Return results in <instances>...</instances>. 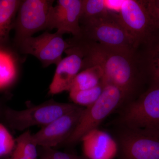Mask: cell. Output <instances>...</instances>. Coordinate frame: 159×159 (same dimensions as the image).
<instances>
[{
	"label": "cell",
	"instance_id": "cb8c5ba5",
	"mask_svg": "<svg viewBox=\"0 0 159 159\" xmlns=\"http://www.w3.org/2000/svg\"><path fill=\"white\" fill-rule=\"evenodd\" d=\"M6 159H38L31 158L29 157L25 156L20 155L17 154H16V153H13V152H12V153H11V156H10V157L8 158H6Z\"/></svg>",
	"mask_w": 159,
	"mask_h": 159
},
{
	"label": "cell",
	"instance_id": "9c48e42d",
	"mask_svg": "<svg viewBox=\"0 0 159 159\" xmlns=\"http://www.w3.org/2000/svg\"><path fill=\"white\" fill-rule=\"evenodd\" d=\"M119 159H159V132L124 127L119 138Z\"/></svg>",
	"mask_w": 159,
	"mask_h": 159
},
{
	"label": "cell",
	"instance_id": "2e32d148",
	"mask_svg": "<svg viewBox=\"0 0 159 159\" xmlns=\"http://www.w3.org/2000/svg\"><path fill=\"white\" fill-rule=\"evenodd\" d=\"M20 0H0V46L9 44V34L14 28Z\"/></svg>",
	"mask_w": 159,
	"mask_h": 159
},
{
	"label": "cell",
	"instance_id": "7402d4cb",
	"mask_svg": "<svg viewBox=\"0 0 159 159\" xmlns=\"http://www.w3.org/2000/svg\"><path fill=\"white\" fill-rule=\"evenodd\" d=\"M41 159H86L76 155L54 150L53 148L41 147Z\"/></svg>",
	"mask_w": 159,
	"mask_h": 159
},
{
	"label": "cell",
	"instance_id": "6da1fadb",
	"mask_svg": "<svg viewBox=\"0 0 159 159\" xmlns=\"http://www.w3.org/2000/svg\"><path fill=\"white\" fill-rule=\"evenodd\" d=\"M66 40L70 46L65 52H74L82 57L81 70L100 66L103 71L102 81L120 89L128 102L147 82L139 51L109 48L80 36Z\"/></svg>",
	"mask_w": 159,
	"mask_h": 159
},
{
	"label": "cell",
	"instance_id": "7c38bea8",
	"mask_svg": "<svg viewBox=\"0 0 159 159\" xmlns=\"http://www.w3.org/2000/svg\"><path fill=\"white\" fill-rule=\"evenodd\" d=\"M80 142L86 159H114L119 152L118 145L110 135L98 128L86 134Z\"/></svg>",
	"mask_w": 159,
	"mask_h": 159
},
{
	"label": "cell",
	"instance_id": "5b68a950",
	"mask_svg": "<svg viewBox=\"0 0 159 159\" xmlns=\"http://www.w3.org/2000/svg\"><path fill=\"white\" fill-rule=\"evenodd\" d=\"M117 16L138 50L158 31L147 1H122Z\"/></svg>",
	"mask_w": 159,
	"mask_h": 159
},
{
	"label": "cell",
	"instance_id": "44dd1931",
	"mask_svg": "<svg viewBox=\"0 0 159 159\" xmlns=\"http://www.w3.org/2000/svg\"><path fill=\"white\" fill-rule=\"evenodd\" d=\"M15 145L16 140L6 126L0 123V157L11 154Z\"/></svg>",
	"mask_w": 159,
	"mask_h": 159
},
{
	"label": "cell",
	"instance_id": "7a4b0ae2",
	"mask_svg": "<svg viewBox=\"0 0 159 159\" xmlns=\"http://www.w3.org/2000/svg\"><path fill=\"white\" fill-rule=\"evenodd\" d=\"M125 101L128 100L122 90L112 84H106L97 101L84 108L76 128L62 144L70 146L80 142L86 134L97 129L107 117Z\"/></svg>",
	"mask_w": 159,
	"mask_h": 159
},
{
	"label": "cell",
	"instance_id": "ba28073f",
	"mask_svg": "<svg viewBox=\"0 0 159 159\" xmlns=\"http://www.w3.org/2000/svg\"><path fill=\"white\" fill-rule=\"evenodd\" d=\"M54 1L25 0L21 3L14 25V42L31 37L41 31L48 30Z\"/></svg>",
	"mask_w": 159,
	"mask_h": 159
},
{
	"label": "cell",
	"instance_id": "52a82bcc",
	"mask_svg": "<svg viewBox=\"0 0 159 159\" xmlns=\"http://www.w3.org/2000/svg\"><path fill=\"white\" fill-rule=\"evenodd\" d=\"M13 48L21 54H29L36 57L44 67L58 64L62 59L63 52L70 44L64 39L62 34L56 31H46L37 37L27 38L13 43Z\"/></svg>",
	"mask_w": 159,
	"mask_h": 159
},
{
	"label": "cell",
	"instance_id": "5bb4252c",
	"mask_svg": "<svg viewBox=\"0 0 159 159\" xmlns=\"http://www.w3.org/2000/svg\"><path fill=\"white\" fill-rule=\"evenodd\" d=\"M139 51L149 87L159 86V31Z\"/></svg>",
	"mask_w": 159,
	"mask_h": 159
},
{
	"label": "cell",
	"instance_id": "d6986e66",
	"mask_svg": "<svg viewBox=\"0 0 159 159\" xmlns=\"http://www.w3.org/2000/svg\"><path fill=\"white\" fill-rule=\"evenodd\" d=\"M106 84L102 81L93 88L84 90L70 91V99L76 105L88 107L96 102L99 98Z\"/></svg>",
	"mask_w": 159,
	"mask_h": 159
},
{
	"label": "cell",
	"instance_id": "8992f818",
	"mask_svg": "<svg viewBox=\"0 0 159 159\" xmlns=\"http://www.w3.org/2000/svg\"><path fill=\"white\" fill-rule=\"evenodd\" d=\"M124 127L159 132V86L150 87L129 101L119 119Z\"/></svg>",
	"mask_w": 159,
	"mask_h": 159
},
{
	"label": "cell",
	"instance_id": "4fadbf2b",
	"mask_svg": "<svg viewBox=\"0 0 159 159\" xmlns=\"http://www.w3.org/2000/svg\"><path fill=\"white\" fill-rule=\"evenodd\" d=\"M56 66L55 74L49 86V93L54 95L69 91L74 78L82 70L83 58L77 53H66Z\"/></svg>",
	"mask_w": 159,
	"mask_h": 159
},
{
	"label": "cell",
	"instance_id": "3957f363",
	"mask_svg": "<svg viewBox=\"0 0 159 159\" xmlns=\"http://www.w3.org/2000/svg\"><path fill=\"white\" fill-rule=\"evenodd\" d=\"M79 106L74 103H63L51 99L22 110L5 107L2 120L15 130L23 131L39 125L42 127Z\"/></svg>",
	"mask_w": 159,
	"mask_h": 159
},
{
	"label": "cell",
	"instance_id": "9a60e30c",
	"mask_svg": "<svg viewBox=\"0 0 159 159\" xmlns=\"http://www.w3.org/2000/svg\"><path fill=\"white\" fill-rule=\"evenodd\" d=\"M17 52L9 44L0 46V91L14 84L18 73Z\"/></svg>",
	"mask_w": 159,
	"mask_h": 159
},
{
	"label": "cell",
	"instance_id": "ac0fdd59",
	"mask_svg": "<svg viewBox=\"0 0 159 159\" xmlns=\"http://www.w3.org/2000/svg\"><path fill=\"white\" fill-rule=\"evenodd\" d=\"M82 8L80 25L102 17L110 11L103 0H82Z\"/></svg>",
	"mask_w": 159,
	"mask_h": 159
},
{
	"label": "cell",
	"instance_id": "ffe728a7",
	"mask_svg": "<svg viewBox=\"0 0 159 159\" xmlns=\"http://www.w3.org/2000/svg\"><path fill=\"white\" fill-rule=\"evenodd\" d=\"M15 140L16 145L13 153L31 158L38 159V146L34 143L32 134L30 131L26 130Z\"/></svg>",
	"mask_w": 159,
	"mask_h": 159
},
{
	"label": "cell",
	"instance_id": "d4e9b609",
	"mask_svg": "<svg viewBox=\"0 0 159 159\" xmlns=\"http://www.w3.org/2000/svg\"><path fill=\"white\" fill-rule=\"evenodd\" d=\"M5 107L3 106L1 102H0V120H2V119L3 112H4Z\"/></svg>",
	"mask_w": 159,
	"mask_h": 159
},
{
	"label": "cell",
	"instance_id": "30bf717a",
	"mask_svg": "<svg viewBox=\"0 0 159 159\" xmlns=\"http://www.w3.org/2000/svg\"><path fill=\"white\" fill-rule=\"evenodd\" d=\"M84 109L78 107L43 126L37 133L32 134L34 143L38 146L50 148L62 144L73 133Z\"/></svg>",
	"mask_w": 159,
	"mask_h": 159
},
{
	"label": "cell",
	"instance_id": "277c9868",
	"mask_svg": "<svg viewBox=\"0 0 159 159\" xmlns=\"http://www.w3.org/2000/svg\"><path fill=\"white\" fill-rule=\"evenodd\" d=\"M80 25V36L85 39L114 48L138 50L133 39L119 21L117 14L113 11Z\"/></svg>",
	"mask_w": 159,
	"mask_h": 159
},
{
	"label": "cell",
	"instance_id": "8fae6325",
	"mask_svg": "<svg viewBox=\"0 0 159 159\" xmlns=\"http://www.w3.org/2000/svg\"><path fill=\"white\" fill-rule=\"evenodd\" d=\"M82 2V0L57 1L51 10L48 30L56 29L62 35L70 33L73 37L80 36Z\"/></svg>",
	"mask_w": 159,
	"mask_h": 159
},
{
	"label": "cell",
	"instance_id": "603a6c76",
	"mask_svg": "<svg viewBox=\"0 0 159 159\" xmlns=\"http://www.w3.org/2000/svg\"><path fill=\"white\" fill-rule=\"evenodd\" d=\"M147 5L159 31V0L147 1Z\"/></svg>",
	"mask_w": 159,
	"mask_h": 159
},
{
	"label": "cell",
	"instance_id": "e0dca14e",
	"mask_svg": "<svg viewBox=\"0 0 159 159\" xmlns=\"http://www.w3.org/2000/svg\"><path fill=\"white\" fill-rule=\"evenodd\" d=\"M103 77V71L99 66H93L84 69L74 78L69 92L93 88L102 82Z\"/></svg>",
	"mask_w": 159,
	"mask_h": 159
}]
</instances>
